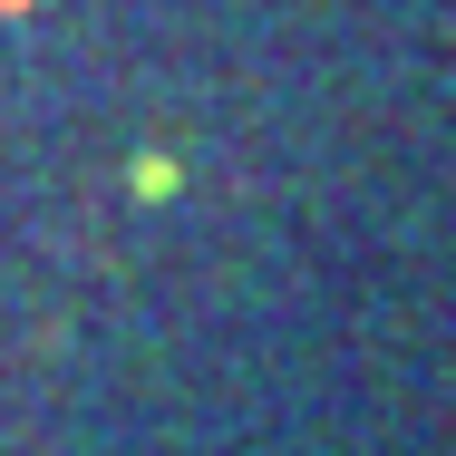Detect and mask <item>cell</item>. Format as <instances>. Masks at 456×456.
Returning <instances> with one entry per match:
<instances>
[{"label": "cell", "mask_w": 456, "mask_h": 456, "mask_svg": "<svg viewBox=\"0 0 456 456\" xmlns=\"http://www.w3.org/2000/svg\"><path fill=\"white\" fill-rule=\"evenodd\" d=\"M0 10H20V0H0Z\"/></svg>", "instance_id": "cell-1"}]
</instances>
